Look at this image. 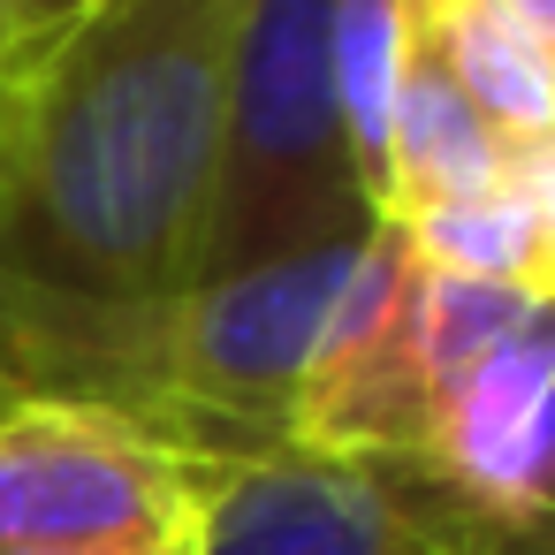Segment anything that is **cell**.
Here are the masks:
<instances>
[{"label": "cell", "mask_w": 555, "mask_h": 555, "mask_svg": "<svg viewBox=\"0 0 555 555\" xmlns=\"http://www.w3.org/2000/svg\"><path fill=\"white\" fill-rule=\"evenodd\" d=\"M547 168H555V145L502 138L426 54L403 47L396 115H388V198H380V221H403V214L449 206V198H479V191H502V183H532Z\"/></svg>", "instance_id": "ba28073f"}, {"label": "cell", "mask_w": 555, "mask_h": 555, "mask_svg": "<svg viewBox=\"0 0 555 555\" xmlns=\"http://www.w3.org/2000/svg\"><path fill=\"white\" fill-rule=\"evenodd\" d=\"M380 229V221H373ZM358 244L289 251L221 282H198L153 343V418L191 434L198 449H274L289 434V403L335 327V305L358 274Z\"/></svg>", "instance_id": "5b68a950"}, {"label": "cell", "mask_w": 555, "mask_h": 555, "mask_svg": "<svg viewBox=\"0 0 555 555\" xmlns=\"http://www.w3.org/2000/svg\"><path fill=\"white\" fill-rule=\"evenodd\" d=\"M100 9H107V0H0V16H9V54L31 62V54H47L54 39H69Z\"/></svg>", "instance_id": "30bf717a"}, {"label": "cell", "mask_w": 555, "mask_h": 555, "mask_svg": "<svg viewBox=\"0 0 555 555\" xmlns=\"http://www.w3.org/2000/svg\"><path fill=\"white\" fill-rule=\"evenodd\" d=\"M16 396H24V388H16V380H0V403H16Z\"/></svg>", "instance_id": "4fadbf2b"}, {"label": "cell", "mask_w": 555, "mask_h": 555, "mask_svg": "<svg viewBox=\"0 0 555 555\" xmlns=\"http://www.w3.org/2000/svg\"><path fill=\"white\" fill-rule=\"evenodd\" d=\"M251 0H107L0 85V380L153 418L198 289L229 54Z\"/></svg>", "instance_id": "6da1fadb"}, {"label": "cell", "mask_w": 555, "mask_h": 555, "mask_svg": "<svg viewBox=\"0 0 555 555\" xmlns=\"http://www.w3.org/2000/svg\"><path fill=\"white\" fill-rule=\"evenodd\" d=\"M547 388H555V327L540 312L434 403V426L411 456L456 509L532 547H547Z\"/></svg>", "instance_id": "52a82bcc"}, {"label": "cell", "mask_w": 555, "mask_h": 555, "mask_svg": "<svg viewBox=\"0 0 555 555\" xmlns=\"http://www.w3.org/2000/svg\"><path fill=\"white\" fill-rule=\"evenodd\" d=\"M396 236L411 244V259L464 274V282H502L525 297L555 289V183H502L479 198H449V206H418L396 221Z\"/></svg>", "instance_id": "9c48e42d"}, {"label": "cell", "mask_w": 555, "mask_h": 555, "mask_svg": "<svg viewBox=\"0 0 555 555\" xmlns=\"http://www.w3.org/2000/svg\"><path fill=\"white\" fill-rule=\"evenodd\" d=\"M221 449L191 434L92 403V396H16L0 403V547H191Z\"/></svg>", "instance_id": "277c9868"}, {"label": "cell", "mask_w": 555, "mask_h": 555, "mask_svg": "<svg viewBox=\"0 0 555 555\" xmlns=\"http://www.w3.org/2000/svg\"><path fill=\"white\" fill-rule=\"evenodd\" d=\"M335 107V0H251L214 153V214L198 282L373 236Z\"/></svg>", "instance_id": "7a4b0ae2"}, {"label": "cell", "mask_w": 555, "mask_h": 555, "mask_svg": "<svg viewBox=\"0 0 555 555\" xmlns=\"http://www.w3.org/2000/svg\"><path fill=\"white\" fill-rule=\"evenodd\" d=\"M191 555H547L487 532L411 456H320L297 441L214 464Z\"/></svg>", "instance_id": "8992f818"}, {"label": "cell", "mask_w": 555, "mask_h": 555, "mask_svg": "<svg viewBox=\"0 0 555 555\" xmlns=\"http://www.w3.org/2000/svg\"><path fill=\"white\" fill-rule=\"evenodd\" d=\"M9 69H16V54H9V16H0V85H9Z\"/></svg>", "instance_id": "7c38bea8"}, {"label": "cell", "mask_w": 555, "mask_h": 555, "mask_svg": "<svg viewBox=\"0 0 555 555\" xmlns=\"http://www.w3.org/2000/svg\"><path fill=\"white\" fill-rule=\"evenodd\" d=\"M0 555H16V547H0ZM69 555H191V547H69Z\"/></svg>", "instance_id": "8fae6325"}, {"label": "cell", "mask_w": 555, "mask_h": 555, "mask_svg": "<svg viewBox=\"0 0 555 555\" xmlns=\"http://www.w3.org/2000/svg\"><path fill=\"white\" fill-rule=\"evenodd\" d=\"M547 297L502 289V282H464L396 236L380 221L358 251V274L335 305V327L289 403L297 449L320 456H418L434 403L525 320H540Z\"/></svg>", "instance_id": "3957f363"}]
</instances>
